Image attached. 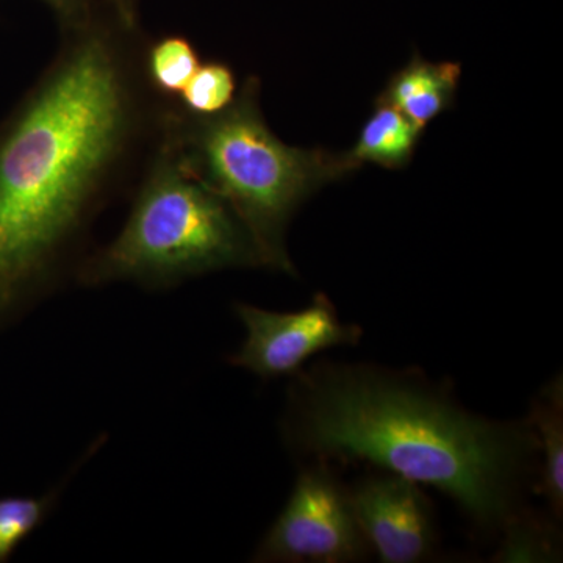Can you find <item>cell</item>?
<instances>
[{"instance_id":"4fadbf2b","label":"cell","mask_w":563,"mask_h":563,"mask_svg":"<svg viewBox=\"0 0 563 563\" xmlns=\"http://www.w3.org/2000/svg\"><path fill=\"white\" fill-rule=\"evenodd\" d=\"M198 52L190 41L181 36H168L152 47L150 55L151 79L158 90L181 92L198 70Z\"/></svg>"},{"instance_id":"7c38bea8","label":"cell","mask_w":563,"mask_h":563,"mask_svg":"<svg viewBox=\"0 0 563 563\" xmlns=\"http://www.w3.org/2000/svg\"><path fill=\"white\" fill-rule=\"evenodd\" d=\"M233 70L222 63H207L192 74L181 91L185 106L198 117H211L228 109L236 98Z\"/></svg>"},{"instance_id":"2e32d148","label":"cell","mask_w":563,"mask_h":563,"mask_svg":"<svg viewBox=\"0 0 563 563\" xmlns=\"http://www.w3.org/2000/svg\"><path fill=\"white\" fill-rule=\"evenodd\" d=\"M55 10L60 11L65 16H77L81 10V0H46Z\"/></svg>"},{"instance_id":"7a4b0ae2","label":"cell","mask_w":563,"mask_h":563,"mask_svg":"<svg viewBox=\"0 0 563 563\" xmlns=\"http://www.w3.org/2000/svg\"><path fill=\"white\" fill-rule=\"evenodd\" d=\"M117 55L90 35L63 55L0 146V312L52 274L128 122Z\"/></svg>"},{"instance_id":"8fae6325","label":"cell","mask_w":563,"mask_h":563,"mask_svg":"<svg viewBox=\"0 0 563 563\" xmlns=\"http://www.w3.org/2000/svg\"><path fill=\"white\" fill-rule=\"evenodd\" d=\"M60 487L44 496H10L0 499V562H5L18 547L54 509Z\"/></svg>"},{"instance_id":"5bb4252c","label":"cell","mask_w":563,"mask_h":563,"mask_svg":"<svg viewBox=\"0 0 563 563\" xmlns=\"http://www.w3.org/2000/svg\"><path fill=\"white\" fill-rule=\"evenodd\" d=\"M507 523H510L512 529L499 554L504 561H533L536 558L543 559L554 554L553 544L542 526L523 525L520 518L514 517Z\"/></svg>"},{"instance_id":"9c48e42d","label":"cell","mask_w":563,"mask_h":563,"mask_svg":"<svg viewBox=\"0 0 563 563\" xmlns=\"http://www.w3.org/2000/svg\"><path fill=\"white\" fill-rule=\"evenodd\" d=\"M422 132L401 111L376 99L372 117L363 124L354 146L343 152L344 158L354 172L366 163L387 169L406 168L412 162Z\"/></svg>"},{"instance_id":"6da1fadb","label":"cell","mask_w":563,"mask_h":563,"mask_svg":"<svg viewBox=\"0 0 563 563\" xmlns=\"http://www.w3.org/2000/svg\"><path fill=\"white\" fill-rule=\"evenodd\" d=\"M284 431L307 457L369 462L431 485L487 526L514 517L515 490L539 453L528 422L483 420L429 385L357 366L299 374Z\"/></svg>"},{"instance_id":"277c9868","label":"cell","mask_w":563,"mask_h":563,"mask_svg":"<svg viewBox=\"0 0 563 563\" xmlns=\"http://www.w3.org/2000/svg\"><path fill=\"white\" fill-rule=\"evenodd\" d=\"M258 265L261 255L235 211L176 154L158 165L118 239L84 266L80 280L166 288L187 277Z\"/></svg>"},{"instance_id":"5b68a950","label":"cell","mask_w":563,"mask_h":563,"mask_svg":"<svg viewBox=\"0 0 563 563\" xmlns=\"http://www.w3.org/2000/svg\"><path fill=\"white\" fill-rule=\"evenodd\" d=\"M365 537L352 510L350 492L324 465L303 470L287 506L262 540L254 561H361Z\"/></svg>"},{"instance_id":"52a82bcc","label":"cell","mask_w":563,"mask_h":563,"mask_svg":"<svg viewBox=\"0 0 563 563\" xmlns=\"http://www.w3.org/2000/svg\"><path fill=\"white\" fill-rule=\"evenodd\" d=\"M366 543L385 563H413L435 547L431 507L418 484L396 474L369 476L350 492Z\"/></svg>"},{"instance_id":"9a60e30c","label":"cell","mask_w":563,"mask_h":563,"mask_svg":"<svg viewBox=\"0 0 563 563\" xmlns=\"http://www.w3.org/2000/svg\"><path fill=\"white\" fill-rule=\"evenodd\" d=\"M114 9H117L118 14L125 24H133V20H135V5L136 0H111Z\"/></svg>"},{"instance_id":"ba28073f","label":"cell","mask_w":563,"mask_h":563,"mask_svg":"<svg viewBox=\"0 0 563 563\" xmlns=\"http://www.w3.org/2000/svg\"><path fill=\"white\" fill-rule=\"evenodd\" d=\"M461 76L459 63H433L415 54L412 60L393 74L377 99L390 103L426 131L433 120L454 106Z\"/></svg>"},{"instance_id":"30bf717a","label":"cell","mask_w":563,"mask_h":563,"mask_svg":"<svg viewBox=\"0 0 563 563\" xmlns=\"http://www.w3.org/2000/svg\"><path fill=\"white\" fill-rule=\"evenodd\" d=\"M529 428L542 450L539 490L561 517L563 509V391L562 380H553L533 401Z\"/></svg>"},{"instance_id":"3957f363","label":"cell","mask_w":563,"mask_h":563,"mask_svg":"<svg viewBox=\"0 0 563 563\" xmlns=\"http://www.w3.org/2000/svg\"><path fill=\"white\" fill-rule=\"evenodd\" d=\"M180 157L235 211L263 266L292 272L285 229L310 195L354 173L344 154L299 150L277 139L258 107V81L247 80L228 109L192 128Z\"/></svg>"},{"instance_id":"8992f818","label":"cell","mask_w":563,"mask_h":563,"mask_svg":"<svg viewBox=\"0 0 563 563\" xmlns=\"http://www.w3.org/2000/svg\"><path fill=\"white\" fill-rule=\"evenodd\" d=\"M235 313L246 328L242 350L229 362L257 374L262 379L292 376L318 352L336 346H355L358 325L343 324L328 296L318 292L299 312L277 313L250 303H235Z\"/></svg>"}]
</instances>
